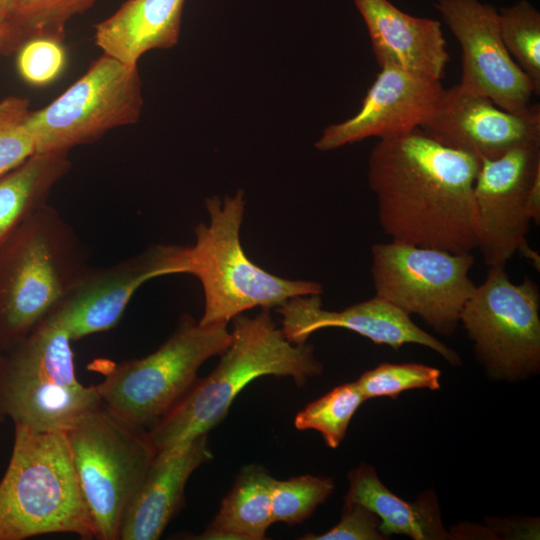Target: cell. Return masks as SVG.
Here are the masks:
<instances>
[{
	"mask_svg": "<svg viewBox=\"0 0 540 540\" xmlns=\"http://www.w3.org/2000/svg\"><path fill=\"white\" fill-rule=\"evenodd\" d=\"M479 167L477 157L440 144L421 128L379 139L367 176L382 231L415 246L472 252Z\"/></svg>",
	"mask_w": 540,
	"mask_h": 540,
	"instance_id": "obj_1",
	"label": "cell"
},
{
	"mask_svg": "<svg viewBox=\"0 0 540 540\" xmlns=\"http://www.w3.org/2000/svg\"><path fill=\"white\" fill-rule=\"evenodd\" d=\"M232 340L215 369L197 378L186 394L149 430L156 451L207 434L227 415L237 395L263 376L290 377L299 386L320 375L322 364L309 344H294L267 309L232 319Z\"/></svg>",
	"mask_w": 540,
	"mask_h": 540,
	"instance_id": "obj_2",
	"label": "cell"
},
{
	"mask_svg": "<svg viewBox=\"0 0 540 540\" xmlns=\"http://www.w3.org/2000/svg\"><path fill=\"white\" fill-rule=\"evenodd\" d=\"M72 226L46 204L0 247V348L44 321L88 267Z\"/></svg>",
	"mask_w": 540,
	"mask_h": 540,
	"instance_id": "obj_3",
	"label": "cell"
},
{
	"mask_svg": "<svg viewBox=\"0 0 540 540\" xmlns=\"http://www.w3.org/2000/svg\"><path fill=\"white\" fill-rule=\"evenodd\" d=\"M52 533L95 539L66 433L15 424L10 462L0 482V540Z\"/></svg>",
	"mask_w": 540,
	"mask_h": 540,
	"instance_id": "obj_4",
	"label": "cell"
},
{
	"mask_svg": "<svg viewBox=\"0 0 540 540\" xmlns=\"http://www.w3.org/2000/svg\"><path fill=\"white\" fill-rule=\"evenodd\" d=\"M205 205L210 222L199 223L195 244L185 247L186 273L200 280L204 292L200 324L228 323L255 307L268 310L297 296L322 293L317 282L273 275L247 257L240 242L245 209L242 190L223 201L209 197Z\"/></svg>",
	"mask_w": 540,
	"mask_h": 540,
	"instance_id": "obj_5",
	"label": "cell"
},
{
	"mask_svg": "<svg viewBox=\"0 0 540 540\" xmlns=\"http://www.w3.org/2000/svg\"><path fill=\"white\" fill-rule=\"evenodd\" d=\"M69 334L45 319L0 365V419L66 432L102 404L96 385L77 379Z\"/></svg>",
	"mask_w": 540,
	"mask_h": 540,
	"instance_id": "obj_6",
	"label": "cell"
},
{
	"mask_svg": "<svg viewBox=\"0 0 540 540\" xmlns=\"http://www.w3.org/2000/svg\"><path fill=\"white\" fill-rule=\"evenodd\" d=\"M227 324H200L185 314L156 351L110 363L96 385L103 406L126 423L149 430L191 388L201 365L230 345Z\"/></svg>",
	"mask_w": 540,
	"mask_h": 540,
	"instance_id": "obj_7",
	"label": "cell"
},
{
	"mask_svg": "<svg viewBox=\"0 0 540 540\" xmlns=\"http://www.w3.org/2000/svg\"><path fill=\"white\" fill-rule=\"evenodd\" d=\"M65 433L95 539L117 540L124 511L157 451L146 430L121 420L103 404Z\"/></svg>",
	"mask_w": 540,
	"mask_h": 540,
	"instance_id": "obj_8",
	"label": "cell"
},
{
	"mask_svg": "<svg viewBox=\"0 0 540 540\" xmlns=\"http://www.w3.org/2000/svg\"><path fill=\"white\" fill-rule=\"evenodd\" d=\"M143 103L138 65L102 53L50 104L31 110L27 127L35 153L68 154L115 128L133 125Z\"/></svg>",
	"mask_w": 540,
	"mask_h": 540,
	"instance_id": "obj_9",
	"label": "cell"
},
{
	"mask_svg": "<svg viewBox=\"0 0 540 540\" xmlns=\"http://www.w3.org/2000/svg\"><path fill=\"white\" fill-rule=\"evenodd\" d=\"M375 295L408 315L419 316L437 333L451 335L472 295L471 252L420 247L392 240L372 245Z\"/></svg>",
	"mask_w": 540,
	"mask_h": 540,
	"instance_id": "obj_10",
	"label": "cell"
},
{
	"mask_svg": "<svg viewBox=\"0 0 540 540\" xmlns=\"http://www.w3.org/2000/svg\"><path fill=\"white\" fill-rule=\"evenodd\" d=\"M460 323L490 375L515 380L539 370L540 291L530 278L513 283L505 266H489L464 305Z\"/></svg>",
	"mask_w": 540,
	"mask_h": 540,
	"instance_id": "obj_11",
	"label": "cell"
},
{
	"mask_svg": "<svg viewBox=\"0 0 540 540\" xmlns=\"http://www.w3.org/2000/svg\"><path fill=\"white\" fill-rule=\"evenodd\" d=\"M540 174V141L481 159L473 188L476 248L489 266H506L527 243L528 195Z\"/></svg>",
	"mask_w": 540,
	"mask_h": 540,
	"instance_id": "obj_12",
	"label": "cell"
},
{
	"mask_svg": "<svg viewBox=\"0 0 540 540\" xmlns=\"http://www.w3.org/2000/svg\"><path fill=\"white\" fill-rule=\"evenodd\" d=\"M186 273L185 246L156 244L107 267L88 266L46 318L71 340L108 331L146 281Z\"/></svg>",
	"mask_w": 540,
	"mask_h": 540,
	"instance_id": "obj_13",
	"label": "cell"
},
{
	"mask_svg": "<svg viewBox=\"0 0 540 540\" xmlns=\"http://www.w3.org/2000/svg\"><path fill=\"white\" fill-rule=\"evenodd\" d=\"M435 6L461 47L458 86L508 112H527L531 95L539 92L506 49L498 11L478 0H438Z\"/></svg>",
	"mask_w": 540,
	"mask_h": 540,
	"instance_id": "obj_14",
	"label": "cell"
},
{
	"mask_svg": "<svg viewBox=\"0 0 540 540\" xmlns=\"http://www.w3.org/2000/svg\"><path fill=\"white\" fill-rule=\"evenodd\" d=\"M423 129L440 144L481 159H496L519 145L540 141V107L515 114L490 99L462 90L444 89Z\"/></svg>",
	"mask_w": 540,
	"mask_h": 540,
	"instance_id": "obj_15",
	"label": "cell"
},
{
	"mask_svg": "<svg viewBox=\"0 0 540 540\" xmlns=\"http://www.w3.org/2000/svg\"><path fill=\"white\" fill-rule=\"evenodd\" d=\"M443 92L438 80L381 67L359 111L328 126L315 147L330 151L368 137L391 138L421 128L433 115Z\"/></svg>",
	"mask_w": 540,
	"mask_h": 540,
	"instance_id": "obj_16",
	"label": "cell"
},
{
	"mask_svg": "<svg viewBox=\"0 0 540 540\" xmlns=\"http://www.w3.org/2000/svg\"><path fill=\"white\" fill-rule=\"evenodd\" d=\"M320 295L297 296L277 307L282 315V331L294 344L306 343L324 328L351 330L373 343L397 350L405 344L427 347L452 365H459L457 352L422 330L397 306L374 296L340 311L325 310Z\"/></svg>",
	"mask_w": 540,
	"mask_h": 540,
	"instance_id": "obj_17",
	"label": "cell"
},
{
	"mask_svg": "<svg viewBox=\"0 0 540 540\" xmlns=\"http://www.w3.org/2000/svg\"><path fill=\"white\" fill-rule=\"evenodd\" d=\"M212 457L207 434L158 451L124 511L118 539H159L182 504L189 477Z\"/></svg>",
	"mask_w": 540,
	"mask_h": 540,
	"instance_id": "obj_18",
	"label": "cell"
},
{
	"mask_svg": "<svg viewBox=\"0 0 540 540\" xmlns=\"http://www.w3.org/2000/svg\"><path fill=\"white\" fill-rule=\"evenodd\" d=\"M380 67L390 66L441 81L450 60L435 19L409 15L388 0H354Z\"/></svg>",
	"mask_w": 540,
	"mask_h": 540,
	"instance_id": "obj_19",
	"label": "cell"
},
{
	"mask_svg": "<svg viewBox=\"0 0 540 540\" xmlns=\"http://www.w3.org/2000/svg\"><path fill=\"white\" fill-rule=\"evenodd\" d=\"M185 0H127L94 25L95 45L126 64L146 52L169 49L179 40Z\"/></svg>",
	"mask_w": 540,
	"mask_h": 540,
	"instance_id": "obj_20",
	"label": "cell"
},
{
	"mask_svg": "<svg viewBox=\"0 0 540 540\" xmlns=\"http://www.w3.org/2000/svg\"><path fill=\"white\" fill-rule=\"evenodd\" d=\"M347 500L359 503L380 519L384 536L406 535L414 540L448 539L436 497L432 492L416 502H406L391 492L379 479L374 468L361 464L349 473Z\"/></svg>",
	"mask_w": 540,
	"mask_h": 540,
	"instance_id": "obj_21",
	"label": "cell"
},
{
	"mask_svg": "<svg viewBox=\"0 0 540 540\" xmlns=\"http://www.w3.org/2000/svg\"><path fill=\"white\" fill-rule=\"evenodd\" d=\"M67 153H35L0 176V247L37 210L71 169Z\"/></svg>",
	"mask_w": 540,
	"mask_h": 540,
	"instance_id": "obj_22",
	"label": "cell"
},
{
	"mask_svg": "<svg viewBox=\"0 0 540 540\" xmlns=\"http://www.w3.org/2000/svg\"><path fill=\"white\" fill-rule=\"evenodd\" d=\"M275 478L260 465L242 468L218 513L198 539L262 540L271 524Z\"/></svg>",
	"mask_w": 540,
	"mask_h": 540,
	"instance_id": "obj_23",
	"label": "cell"
},
{
	"mask_svg": "<svg viewBox=\"0 0 540 540\" xmlns=\"http://www.w3.org/2000/svg\"><path fill=\"white\" fill-rule=\"evenodd\" d=\"M98 0H13L9 17L8 42L3 54L16 52L32 38L62 41L68 21L86 12Z\"/></svg>",
	"mask_w": 540,
	"mask_h": 540,
	"instance_id": "obj_24",
	"label": "cell"
},
{
	"mask_svg": "<svg viewBox=\"0 0 540 540\" xmlns=\"http://www.w3.org/2000/svg\"><path fill=\"white\" fill-rule=\"evenodd\" d=\"M364 401L356 381L341 384L299 411L294 426L301 431H318L327 446L337 448L353 415Z\"/></svg>",
	"mask_w": 540,
	"mask_h": 540,
	"instance_id": "obj_25",
	"label": "cell"
},
{
	"mask_svg": "<svg viewBox=\"0 0 540 540\" xmlns=\"http://www.w3.org/2000/svg\"><path fill=\"white\" fill-rule=\"evenodd\" d=\"M499 31L513 60L540 92V14L526 0L499 12Z\"/></svg>",
	"mask_w": 540,
	"mask_h": 540,
	"instance_id": "obj_26",
	"label": "cell"
},
{
	"mask_svg": "<svg viewBox=\"0 0 540 540\" xmlns=\"http://www.w3.org/2000/svg\"><path fill=\"white\" fill-rule=\"evenodd\" d=\"M334 490L331 478L302 475L274 480L271 497L273 523L298 524L312 515Z\"/></svg>",
	"mask_w": 540,
	"mask_h": 540,
	"instance_id": "obj_27",
	"label": "cell"
},
{
	"mask_svg": "<svg viewBox=\"0 0 540 540\" xmlns=\"http://www.w3.org/2000/svg\"><path fill=\"white\" fill-rule=\"evenodd\" d=\"M441 371L419 363H382L364 372L356 381L365 400L387 396L396 398L410 389L440 388Z\"/></svg>",
	"mask_w": 540,
	"mask_h": 540,
	"instance_id": "obj_28",
	"label": "cell"
},
{
	"mask_svg": "<svg viewBox=\"0 0 540 540\" xmlns=\"http://www.w3.org/2000/svg\"><path fill=\"white\" fill-rule=\"evenodd\" d=\"M30 112L26 97L12 95L0 99V176L35 154L27 127Z\"/></svg>",
	"mask_w": 540,
	"mask_h": 540,
	"instance_id": "obj_29",
	"label": "cell"
},
{
	"mask_svg": "<svg viewBox=\"0 0 540 540\" xmlns=\"http://www.w3.org/2000/svg\"><path fill=\"white\" fill-rule=\"evenodd\" d=\"M62 41L36 37L16 51V67L29 85L40 87L54 82L63 72L67 57Z\"/></svg>",
	"mask_w": 540,
	"mask_h": 540,
	"instance_id": "obj_30",
	"label": "cell"
},
{
	"mask_svg": "<svg viewBox=\"0 0 540 540\" xmlns=\"http://www.w3.org/2000/svg\"><path fill=\"white\" fill-rule=\"evenodd\" d=\"M380 519L365 506L345 499L340 521L322 534H306L303 540H383Z\"/></svg>",
	"mask_w": 540,
	"mask_h": 540,
	"instance_id": "obj_31",
	"label": "cell"
},
{
	"mask_svg": "<svg viewBox=\"0 0 540 540\" xmlns=\"http://www.w3.org/2000/svg\"><path fill=\"white\" fill-rule=\"evenodd\" d=\"M528 210L531 220L540 222V174L534 179L528 195Z\"/></svg>",
	"mask_w": 540,
	"mask_h": 540,
	"instance_id": "obj_32",
	"label": "cell"
},
{
	"mask_svg": "<svg viewBox=\"0 0 540 540\" xmlns=\"http://www.w3.org/2000/svg\"><path fill=\"white\" fill-rule=\"evenodd\" d=\"M10 35V27L7 21H0V52L2 53Z\"/></svg>",
	"mask_w": 540,
	"mask_h": 540,
	"instance_id": "obj_33",
	"label": "cell"
},
{
	"mask_svg": "<svg viewBox=\"0 0 540 540\" xmlns=\"http://www.w3.org/2000/svg\"><path fill=\"white\" fill-rule=\"evenodd\" d=\"M13 0H0V21H6L9 17Z\"/></svg>",
	"mask_w": 540,
	"mask_h": 540,
	"instance_id": "obj_34",
	"label": "cell"
},
{
	"mask_svg": "<svg viewBox=\"0 0 540 540\" xmlns=\"http://www.w3.org/2000/svg\"><path fill=\"white\" fill-rule=\"evenodd\" d=\"M1 348H0V365H1V362H2V359H3V356H2V353H1Z\"/></svg>",
	"mask_w": 540,
	"mask_h": 540,
	"instance_id": "obj_35",
	"label": "cell"
}]
</instances>
